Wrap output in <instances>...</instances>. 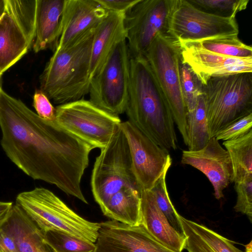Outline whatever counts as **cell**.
I'll use <instances>...</instances> for the list:
<instances>
[{"label": "cell", "instance_id": "cell-7", "mask_svg": "<svg viewBox=\"0 0 252 252\" xmlns=\"http://www.w3.org/2000/svg\"><path fill=\"white\" fill-rule=\"evenodd\" d=\"M100 150L92 170L91 187L94 198L102 210L122 189L141 188L132 172L129 145L121 124Z\"/></svg>", "mask_w": 252, "mask_h": 252}, {"label": "cell", "instance_id": "cell-1", "mask_svg": "<svg viewBox=\"0 0 252 252\" xmlns=\"http://www.w3.org/2000/svg\"><path fill=\"white\" fill-rule=\"evenodd\" d=\"M0 129L1 148L19 169L88 204L81 184L93 147L64 129L55 120L42 119L1 87Z\"/></svg>", "mask_w": 252, "mask_h": 252}, {"label": "cell", "instance_id": "cell-33", "mask_svg": "<svg viewBox=\"0 0 252 252\" xmlns=\"http://www.w3.org/2000/svg\"><path fill=\"white\" fill-rule=\"evenodd\" d=\"M252 127V113L244 116L233 122L220 131L215 136L219 140L224 141L241 137Z\"/></svg>", "mask_w": 252, "mask_h": 252}, {"label": "cell", "instance_id": "cell-16", "mask_svg": "<svg viewBox=\"0 0 252 252\" xmlns=\"http://www.w3.org/2000/svg\"><path fill=\"white\" fill-rule=\"evenodd\" d=\"M107 13L96 0H66L55 50L72 45L94 31Z\"/></svg>", "mask_w": 252, "mask_h": 252}, {"label": "cell", "instance_id": "cell-29", "mask_svg": "<svg viewBox=\"0 0 252 252\" xmlns=\"http://www.w3.org/2000/svg\"><path fill=\"white\" fill-rule=\"evenodd\" d=\"M44 233L45 241L55 252H93L95 244L56 230Z\"/></svg>", "mask_w": 252, "mask_h": 252}, {"label": "cell", "instance_id": "cell-22", "mask_svg": "<svg viewBox=\"0 0 252 252\" xmlns=\"http://www.w3.org/2000/svg\"><path fill=\"white\" fill-rule=\"evenodd\" d=\"M30 48L22 31L5 12L0 19V74L19 61Z\"/></svg>", "mask_w": 252, "mask_h": 252}, {"label": "cell", "instance_id": "cell-31", "mask_svg": "<svg viewBox=\"0 0 252 252\" xmlns=\"http://www.w3.org/2000/svg\"><path fill=\"white\" fill-rule=\"evenodd\" d=\"M181 84L187 113L192 112L196 107L198 96L203 92L202 85L189 67L182 63Z\"/></svg>", "mask_w": 252, "mask_h": 252}, {"label": "cell", "instance_id": "cell-19", "mask_svg": "<svg viewBox=\"0 0 252 252\" xmlns=\"http://www.w3.org/2000/svg\"><path fill=\"white\" fill-rule=\"evenodd\" d=\"M141 212L142 223L153 236L171 249L182 252L185 244L184 235L171 226L150 190L142 191Z\"/></svg>", "mask_w": 252, "mask_h": 252}, {"label": "cell", "instance_id": "cell-14", "mask_svg": "<svg viewBox=\"0 0 252 252\" xmlns=\"http://www.w3.org/2000/svg\"><path fill=\"white\" fill-rule=\"evenodd\" d=\"M178 40L182 63L189 67L203 86L212 78L252 72V59L223 56L207 51L194 41Z\"/></svg>", "mask_w": 252, "mask_h": 252}, {"label": "cell", "instance_id": "cell-30", "mask_svg": "<svg viewBox=\"0 0 252 252\" xmlns=\"http://www.w3.org/2000/svg\"><path fill=\"white\" fill-rule=\"evenodd\" d=\"M195 6L205 12L222 17H236L245 10L249 0H189Z\"/></svg>", "mask_w": 252, "mask_h": 252}, {"label": "cell", "instance_id": "cell-27", "mask_svg": "<svg viewBox=\"0 0 252 252\" xmlns=\"http://www.w3.org/2000/svg\"><path fill=\"white\" fill-rule=\"evenodd\" d=\"M194 42L203 49L216 54L237 58L252 59V46L244 43L238 35L212 37Z\"/></svg>", "mask_w": 252, "mask_h": 252}, {"label": "cell", "instance_id": "cell-15", "mask_svg": "<svg viewBox=\"0 0 252 252\" xmlns=\"http://www.w3.org/2000/svg\"><path fill=\"white\" fill-rule=\"evenodd\" d=\"M181 162L199 170L207 177L217 199L224 197L223 190L233 182V170L230 156L215 137H211L200 150L183 151Z\"/></svg>", "mask_w": 252, "mask_h": 252}, {"label": "cell", "instance_id": "cell-4", "mask_svg": "<svg viewBox=\"0 0 252 252\" xmlns=\"http://www.w3.org/2000/svg\"><path fill=\"white\" fill-rule=\"evenodd\" d=\"M143 56L187 146V110L182 89V60L179 41L167 32H160Z\"/></svg>", "mask_w": 252, "mask_h": 252}, {"label": "cell", "instance_id": "cell-36", "mask_svg": "<svg viewBox=\"0 0 252 252\" xmlns=\"http://www.w3.org/2000/svg\"><path fill=\"white\" fill-rule=\"evenodd\" d=\"M0 252H19L11 234L3 227H0Z\"/></svg>", "mask_w": 252, "mask_h": 252}, {"label": "cell", "instance_id": "cell-37", "mask_svg": "<svg viewBox=\"0 0 252 252\" xmlns=\"http://www.w3.org/2000/svg\"><path fill=\"white\" fill-rule=\"evenodd\" d=\"M13 206L11 202L0 201V227L7 219Z\"/></svg>", "mask_w": 252, "mask_h": 252}, {"label": "cell", "instance_id": "cell-25", "mask_svg": "<svg viewBox=\"0 0 252 252\" xmlns=\"http://www.w3.org/2000/svg\"><path fill=\"white\" fill-rule=\"evenodd\" d=\"M188 146L194 151L204 147L211 138L206 116L205 99L202 92L198 97L195 109L187 113Z\"/></svg>", "mask_w": 252, "mask_h": 252}, {"label": "cell", "instance_id": "cell-17", "mask_svg": "<svg viewBox=\"0 0 252 252\" xmlns=\"http://www.w3.org/2000/svg\"><path fill=\"white\" fill-rule=\"evenodd\" d=\"M125 15L108 12L94 30L89 69L90 81L101 69L115 46L126 39Z\"/></svg>", "mask_w": 252, "mask_h": 252}, {"label": "cell", "instance_id": "cell-26", "mask_svg": "<svg viewBox=\"0 0 252 252\" xmlns=\"http://www.w3.org/2000/svg\"><path fill=\"white\" fill-rule=\"evenodd\" d=\"M5 12L16 22L31 47L35 32L36 0H5Z\"/></svg>", "mask_w": 252, "mask_h": 252}, {"label": "cell", "instance_id": "cell-28", "mask_svg": "<svg viewBox=\"0 0 252 252\" xmlns=\"http://www.w3.org/2000/svg\"><path fill=\"white\" fill-rule=\"evenodd\" d=\"M171 163L169 164L150 191L153 193L156 203L166 217L171 226L178 232L183 234L180 220V215L173 205L167 191L166 177Z\"/></svg>", "mask_w": 252, "mask_h": 252}, {"label": "cell", "instance_id": "cell-38", "mask_svg": "<svg viewBox=\"0 0 252 252\" xmlns=\"http://www.w3.org/2000/svg\"><path fill=\"white\" fill-rule=\"evenodd\" d=\"M5 0H0V19L5 12Z\"/></svg>", "mask_w": 252, "mask_h": 252}, {"label": "cell", "instance_id": "cell-13", "mask_svg": "<svg viewBox=\"0 0 252 252\" xmlns=\"http://www.w3.org/2000/svg\"><path fill=\"white\" fill-rule=\"evenodd\" d=\"M93 252H178L154 236L143 223L131 226L116 220L100 223Z\"/></svg>", "mask_w": 252, "mask_h": 252}, {"label": "cell", "instance_id": "cell-24", "mask_svg": "<svg viewBox=\"0 0 252 252\" xmlns=\"http://www.w3.org/2000/svg\"><path fill=\"white\" fill-rule=\"evenodd\" d=\"M222 144L232 162L233 182L239 183L252 177V129L241 137L223 141Z\"/></svg>", "mask_w": 252, "mask_h": 252}, {"label": "cell", "instance_id": "cell-2", "mask_svg": "<svg viewBox=\"0 0 252 252\" xmlns=\"http://www.w3.org/2000/svg\"><path fill=\"white\" fill-rule=\"evenodd\" d=\"M130 122L161 148H177L174 121L143 55L130 57L128 101L126 111Z\"/></svg>", "mask_w": 252, "mask_h": 252}, {"label": "cell", "instance_id": "cell-12", "mask_svg": "<svg viewBox=\"0 0 252 252\" xmlns=\"http://www.w3.org/2000/svg\"><path fill=\"white\" fill-rule=\"evenodd\" d=\"M130 150L132 170L142 190H150L172 159L128 120L121 123Z\"/></svg>", "mask_w": 252, "mask_h": 252}, {"label": "cell", "instance_id": "cell-34", "mask_svg": "<svg viewBox=\"0 0 252 252\" xmlns=\"http://www.w3.org/2000/svg\"><path fill=\"white\" fill-rule=\"evenodd\" d=\"M32 105L37 115L42 119L49 121L55 120L56 108L40 89L36 90L34 93Z\"/></svg>", "mask_w": 252, "mask_h": 252}, {"label": "cell", "instance_id": "cell-10", "mask_svg": "<svg viewBox=\"0 0 252 252\" xmlns=\"http://www.w3.org/2000/svg\"><path fill=\"white\" fill-rule=\"evenodd\" d=\"M167 32L177 39L197 41L238 35L236 17H222L203 11L189 0H168Z\"/></svg>", "mask_w": 252, "mask_h": 252}, {"label": "cell", "instance_id": "cell-20", "mask_svg": "<svg viewBox=\"0 0 252 252\" xmlns=\"http://www.w3.org/2000/svg\"><path fill=\"white\" fill-rule=\"evenodd\" d=\"M1 226L12 236L19 252H55L43 232L16 204Z\"/></svg>", "mask_w": 252, "mask_h": 252}, {"label": "cell", "instance_id": "cell-39", "mask_svg": "<svg viewBox=\"0 0 252 252\" xmlns=\"http://www.w3.org/2000/svg\"><path fill=\"white\" fill-rule=\"evenodd\" d=\"M246 248L245 252H252V241L247 245L245 246Z\"/></svg>", "mask_w": 252, "mask_h": 252}, {"label": "cell", "instance_id": "cell-32", "mask_svg": "<svg viewBox=\"0 0 252 252\" xmlns=\"http://www.w3.org/2000/svg\"><path fill=\"white\" fill-rule=\"evenodd\" d=\"M237 199L234 209L236 212L246 215L252 220V177L235 183Z\"/></svg>", "mask_w": 252, "mask_h": 252}, {"label": "cell", "instance_id": "cell-3", "mask_svg": "<svg viewBox=\"0 0 252 252\" xmlns=\"http://www.w3.org/2000/svg\"><path fill=\"white\" fill-rule=\"evenodd\" d=\"M94 31L72 45L55 50L47 63L39 77L40 90L54 103L76 101L89 94Z\"/></svg>", "mask_w": 252, "mask_h": 252}, {"label": "cell", "instance_id": "cell-35", "mask_svg": "<svg viewBox=\"0 0 252 252\" xmlns=\"http://www.w3.org/2000/svg\"><path fill=\"white\" fill-rule=\"evenodd\" d=\"M108 12L126 14L139 0H96Z\"/></svg>", "mask_w": 252, "mask_h": 252}, {"label": "cell", "instance_id": "cell-5", "mask_svg": "<svg viewBox=\"0 0 252 252\" xmlns=\"http://www.w3.org/2000/svg\"><path fill=\"white\" fill-rule=\"evenodd\" d=\"M16 205L43 232L59 231L93 243L96 242L100 223L84 219L47 189L35 188L19 193Z\"/></svg>", "mask_w": 252, "mask_h": 252}, {"label": "cell", "instance_id": "cell-8", "mask_svg": "<svg viewBox=\"0 0 252 252\" xmlns=\"http://www.w3.org/2000/svg\"><path fill=\"white\" fill-rule=\"evenodd\" d=\"M130 58L125 39L115 46L101 69L90 81L89 100L116 116L126 112L127 106Z\"/></svg>", "mask_w": 252, "mask_h": 252}, {"label": "cell", "instance_id": "cell-11", "mask_svg": "<svg viewBox=\"0 0 252 252\" xmlns=\"http://www.w3.org/2000/svg\"><path fill=\"white\" fill-rule=\"evenodd\" d=\"M168 0H139L125 15L130 57L143 55L157 35L167 32Z\"/></svg>", "mask_w": 252, "mask_h": 252}, {"label": "cell", "instance_id": "cell-6", "mask_svg": "<svg viewBox=\"0 0 252 252\" xmlns=\"http://www.w3.org/2000/svg\"><path fill=\"white\" fill-rule=\"evenodd\" d=\"M210 138L252 113V75L240 73L212 78L203 86Z\"/></svg>", "mask_w": 252, "mask_h": 252}, {"label": "cell", "instance_id": "cell-9", "mask_svg": "<svg viewBox=\"0 0 252 252\" xmlns=\"http://www.w3.org/2000/svg\"><path fill=\"white\" fill-rule=\"evenodd\" d=\"M55 121L64 129L94 149H100L106 146L122 123L119 116L83 98L57 106Z\"/></svg>", "mask_w": 252, "mask_h": 252}, {"label": "cell", "instance_id": "cell-23", "mask_svg": "<svg viewBox=\"0 0 252 252\" xmlns=\"http://www.w3.org/2000/svg\"><path fill=\"white\" fill-rule=\"evenodd\" d=\"M140 189L124 188L115 193L101 210L104 215L123 223L135 226L142 223Z\"/></svg>", "mask_w": 252, "mask_h": 252}, {"label": "cell", "instance_id": "cell-21", "mask_svg": "<svg viewBox=\"0 0 252 252\" xmlns=\"http://www.w3.org/2000/svg\"><path fill=\"white\" fill-rule=\"evenodd\" d=\"M184 249L188 252H243L232 243L206 226L180 215Z\"/></svg>", "mask_w": 252, "mask_h": 252}, {"label": "cell", "instance_id": "cell-18", "mask_svg": "<svg viewBox=\"0 0 252 252\" xmlns=\"http://www.w3.org/2000/svg\"><path fill=\"white\" fill-rule=\"evenodd\" d=\"M66 0H36L34 53L56 49L61 34Z\"/></svg>", "mask_w": 252, "mask_h": 252}]
</instances>
